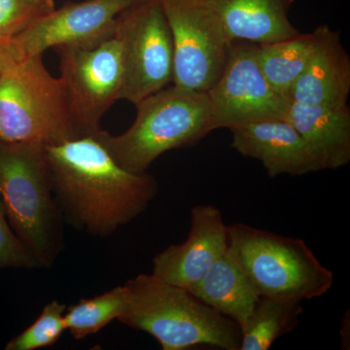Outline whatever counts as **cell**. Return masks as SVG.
<instances>
[{
    "label": "cell",
    "mask_w": 350,
    "mask_h": 350,
    "mask_svg": "<svg viewBox=\"0 0 350 350\" xmlns=\"http://www.w3.org/2000/svg\"><path fill=\"white\" fill-rule=\"evenodd\" d=\"M133 125L119 135L100 130L96 137L122 167L144 174L165 152L197 144L213 131L206 93L165 87L135 105Z\"/></svg>",
    "instance_id": "cell-4"
},
{
    "label": "cell",
    "mask_w": 350,
    "mask_h": 350,
    "mask_svg": "<svg viewBox=\"0 0 350 350\" xmlns=\"http://www.w3.org/2000/svg\"><path fill=\"white\" fill-rule=\"evenodd\" d=\"M229 244L260 296L303 301L333 286L334 273L301 239L280 236L243 223L228 226Z\"/></svg>",
    "instance_id": "cell-6"
},
{
    "label": "cell",
    "mask_w": 350,
    "mask_h": 350,
    "mask_svg": "<svg viewBox=\"0 0 350 350\" xmlns=\"http://www.w3.org/2000/svg\"><path fill=\"white\" fill-rule=\"evenodd\" d=\"M287 120L305 139L321 170H338L350 162V108L310 105L290 100Z\"/></svg>",
    "instance_id": "cell-16"
},
{
    "label": "cell",
    "mask_w": 350,
    "mask_h": 350,
    "mask_svg": "<svg viewBox=\"0 0 350 350\" xmlns=\"http://www.w3.org/2000/svg\"><path fill=\"white\" fill-rule=\"evenodd\" d=\"M206 94L213 131L285 119L290 103L262 75L257 44L246 41H232L225 68Z\"/></svg>",
    "instance_id": "cell-10"
},
{
    "label": "cell",
    "mask_w": 350,
    "mask_h": 350,
    "mask_svg": "<svg viewBox=\"0 0 350 350\" xmlns=\"http://www.w3.org/2000/svg\"><path fill=\"white\" fill-rule=\"evenodd\" d=\"M228 246L229 229L220 209L213 204H198L191 211L187 239L157 254L151 275L189 289L224 254Z\"/></svg>",
    "instance_id": "cell-12"
},
{
    "label": "cell",
    "mask_w": 350,
    "mask_h": 350,
    "mask_svg": "<svg viewBox=\"0 0 350 350\" xmlns=\"http://www.w3.org/2000/svg\"><path fill=\"white\" fill-rule=\"evenodd\" d=\"M117 27V25H116ZM66 100L79 135L100 130L103 115L121 100L124 81L123 53L117 29L89 45L56 48Z\"/></svg>",
    "instance_id": "cell-7"
},
{
    "label": "cell",
    "mask_w": 350,
    "mask_h": 350,
    "mask_svg": "<svg viewBox=\"0 0 350 350\" xmlns=\"http://www.w3.org/2000/svg\"><path fill=\"white\" fill-rule=\"evenodd\" d=\"M23 57L19 51L15 47L12 41L9 42H1L0 41V75L16 59Z\"/></svg>",
    "instance_id": "cell-24"
},
{
    "label": "cell",
    "mask_w": 350,
    "mask_h": 350,
    "mask_svg": "<svg viewBox=\"0 0 350 350\" xmlns=\"http://www.w3.org/2000/svg\"><path fill=\"white\" fill-rule=\"evenodd\" d=\"M135 0L68 2L36 21L12 41L22 57L42 56L62 46L89 45L116 29L120 14Z\"/></svg>",
    "instance_id": "cell-11"
},
{
    "label": "cell",
    "mask_w": 350,
    "mask_h": 350,
    "mask_svg": "<svg viewBox=\"0 0 350 350\" xmlns=\"http://www.w3.org/2000/svg\"><path fill=\"white\" fill-rule=\"evenodd\" d=\"M123 53L121 100L137 105L172 83L174 46L162 0H135L117 20Z\"/></svg>",
    "instance_id": "cell-8"
},
{
    "label": "cell",
    "mask_w": 350,
    "mask_h": 350,
    "mask_svg": "<svg viewBox=\"0 0 350 350\" xmlns=\"http://www.w3.org/2000/svg\"><path fill=\"white\" fill-rule=\"evenodd\" d=\"M66 306L54 300L44 306L42 312L31 326L13 338L6 350H36L56 344L64 331Z\"/></svg>",
    "instance_id": "cell-21"
},
{
    "label": "cell",
    "mask_w": 350,
    "mask_h": 350,
    "mask_svg": "<svg viewBox=\"0 0 350 350\" xmlns=\"http://www.w3.org/2000/svg\"><path fill=\"white\" fill-rule=\"evenodd\" d=\"M0 199L7 220L39 268H50L63 248L62 216L45 145L0 144Z\"/></svg>",
    "instance_id": "cell-3"
},
{
    "label": "cell",
    "mask_w": 350,
    "mask_h": 350,
    "mask_svg": "<svg viewBox=\"0 0 350 350\" xmlns=\"http://www.w3.org/2000/svg\"><path fill=\"white\" fill-rule=\"evenodd\" d=\"M81 135L63 84L42 56L16 59L0 75V144H61Z\"/></svg>",
    "instance_id": "cell-5"
},
{
    "label": "cell",
    "mask_w": 350,
    "mask_h": 350,
    "mask_svg": "<svg viewBox=\"0 0 350 350\" xmlns=\"http://www.w3.org/2000/svg\"><path fill=\"white\" fill-rule=\"evenodd\" d=\"M174 46V86L207 93L220 77L232 41L202 0H162Z\"/></svg>",
    "instance_id": "cell-9"
},
{
    "label": "cell",
    "mask_w": 350,
    "mask_h": 350,
    "mask_svg": "<svg viewBox=\"0 0 350 350\" xmlns=\"http://www.w3.org/2000/svg\"><path fill=\"white\" fill-rule=\"evenodd\" d=\"M304 312L301 301L260 297L241 330L239 350H268L278 338L298 326Z\"/></svg>",
    "instance_id": "cell-19"
},
{
    "label": "cell",
    "mask_w": 350,
    "mask_h": 350,
    "mask_svg": "<svg viewBox=\"0 0 350 350\" xmlns=\"http://www.w3.org/2000/svg\"><path fill=\"white\" fill-rule=\"evenodd\" d=\"M125 286H117L92 299H81L64 313L66 331L75 340L98 333L118 319L125 305Z\"/></svg>",
    "instance_id": "cell-20"
},
{
    "label": "cell",
    "mask_w": 350,
    "mask_h": 350,
    "mask_svg": "<svg viewBox=\"0 0 350 350\" xmlns=\"http://www.w3.org/2000/svg\"><path fill=\"white\" fill-rule=\"evenodd\" d=\"M54 9V0H0V41L13 40Z\"/></svg>",
    "instance_id": "cell-22"
},
{
    "label": "cell",
    "mask_w": 350,
    "mask_h": 350,
    "mask_svg": "<svg viewBox=\"0 0 350 350\" xmlns=\"http://www.w3.org/2000/svg\"><path fill=\"white\" fill-rule=\"evenodd\" d=\"M230 131L232 148L261 162L271 178L282 174L301 176L322 170L305 139L287 120L254 122Z\"/></svg>",
    "instance_id": "cell-13"
},
{
    "label": "cell",
    "mask_w": 350,
    "mask_h": 350,
    "mask_svg": "<svg viewBox=\"0 0 350 350\" xmlns=\"http://www.w3.org/2000/svg\"><path fill=\"white\" fill-rule=\"evenodd\" d=\"M313 48L312 32H300L292 38L258 45L260 68L276 93L289 100L292 88L310 63Z\"/></svg>",
    "instance_id": "cell-18"
},
{
    "label": "cell",
    "mask_w": 350,
    "mask_h": 350,
    "mask_svg": "<svg viewBox=\"0 0 350 350\" xmlns=\"http://www.w3.org/2000/svg\"><path fill=\"white\" fill-rule=\"evenodd\" d=\"M38 269V262L23 245L7 220L0 199V269Z\"/></svg>",
    "instance_id": "cell-23"
},
{
    "label": "cell",
    "mask_w": 350,
    "mask_h": 350,
    "mask_svg": "<svg viewBox=\"0 0 350 350\" xmlns=\"http://www.w3.org/2000/svg\"><path fill=\"white\" fill-rule=\"evenodd\" d=\"M45 152L62 214L91 236H110L144 213L158 194L152 175L122 167L94 133L45 145Z\"/></svg>",
    "instance_id": "cell-1"
},
{
    "label": "cell",
    "mask_w": 350,
    "mask_h": 350,
    "mask_svg": "<svg viewBox=\"0 0 350 350\" xmlns=\"http://www.w3.org/2000/svg\"><path fill=\"white\" fill-rule=\"evenodd\" d=\"M217 16L232 41L266 44L298 36L290 22L295 0H202Z\"/></svg>",
    "instance_id": "cell-15"
},
{
    "label": "cell",
    "mask_w": 350,
    "mask_h": 350,
    "mask_svg": "<svg viewBox=\"0 0 350 350\" xmlns=\"http://www.w3.org/2000/svg\"><path fill=\"white\" fill-rule=\"evenodd\" d=\"M202 303L234 320L243 330L260 294L231 246L187 289Z\"/></svg>",
    "instance_id": "cell-17"
},
{
    "label": "cell",
    "mask_w": 350,
    "mask_h": 350,
    "mask_svg": "<svg viewBox=\"0 0 350 350\" xmlns=\"http://www.w3.org/2000/svg\"><path fill=\"white\" fill-rule=\"evenodd\" d=\"M312 34L314 48L310 63L288 98L304 105H347L350 94V57L340 33L328 25H320Z\"/></svg>",
    "instance_id": "cell-14"
},
{
    "label": "cell",
    "mask_w": 350,
    "mask_h": 350,
    "mask_svg": "<svg viewBox=\"0 0 350 350\" xmlns=\"http://www.w3.org/2000/svg\"><path fill=\"white\" fill-rule=\"evenodd\" d=\"M125 286L126 300L118 320L148 333L163 350H186L200 345L239 350L238 324L202 303L185 288L138 275Z\"/></svg>",
    "instance_id": "cell-2"
}]
</instances>
